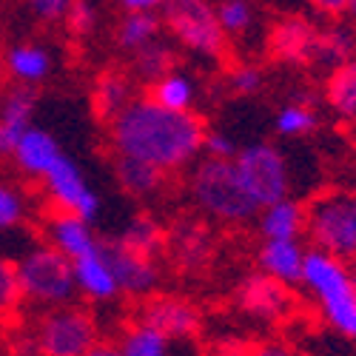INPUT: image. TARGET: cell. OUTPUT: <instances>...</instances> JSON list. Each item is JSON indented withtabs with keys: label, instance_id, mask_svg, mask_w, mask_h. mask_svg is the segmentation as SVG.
<instances>
[{
	"label": "cell",
	"instance_id": "b9f144b4",
	"mask_svg": "<svg viewBox=\"0 0 356 356\" xmlns=\"http://www.w3.org/2000/svg\"><path fill=\"white\" fill-rule=\"evenodd\" d=\"M353 280H356V271H353Z\"/></svg>",
	"mask_w": 356,
	"mask_h": 356
},
{
	"label": "cell",
	"instance_id": "83f0119b",
	"mask_svg": "<svg viewBox=\"0 0 356 356\" xmlns=\"http://www.w3.org/2000/svg\"><path fill=\"white\" fill-rule=\"evenodd\" d=\"M117 243L131 248V251H140V254H148V257H157L163 248H165V231L163 225L154 220V217H134L123 231L117 236Z\"/></svg>",
	"mask_w": 356,
	"mask_h": 356
},
{
	"label": "cell",
	"instance_id": "ffe728a7",
	"mask_svg": "<svg viewBox=\"0 0 356 356\" xmlns=\"http://www.w3.org/2000/svg\"><path fill=\"white\" fill-rule=\"evenodd\" d=\"M3 66L6 74L20 83V86H38L43 83L51 69H54V57L46 46L40 43H17L3 54Z\"/></svg>",
	"mask_w": 356,
	"mask_h": 356
},
{
	"label": "cell",
	"instance_id": "e575fe53",
	"mask_svg": "<svg viewBox=\"0 0 356 356\" xmlns=\"http://www.w3.org/2000/svg\"><path fill=\"white\" fill-rule=\"evenodd\" d=\"M63 23L74 38H88L97 29V9L88 3V0H72Z\"/></svg>",
	"mask_w": 356,
	"mask_h": 356
},
{
	"label": "cell",
	"instance_id": "8992f818",
	"mask_svg": "<svg viewBox=\"0 0 356 356\" xmlns=\"http://www.w3.org/2000/svg\"><path fill=\"white\" fill-rule=\"evenodd\" d=\"M163 26L186 51L202 60H220L228 51V35L211 0H168L163 6Z\"/></svg>",
	"mask_w": 356,
	"mask_h": 356
},
{
	"label": "cell",
	"instance_id": "9a60e30c",
	"mask_svg": "<svg viewBox=\"0 0 356 356\" xmlns=\"http://www.w3.org/2000/svg\"><path fill=\"white\" fill-rule=\"evenodd\" d=\"M35 86H20L0 100V157H12L17 140L35 117Z\"/></svg>",
	"mask_w": 356,
	"mask_h": 356
},
{
	"label": "cell",
	"instance_id": "60d3db41",
	"mask_svg": "<svg viewBox=\"0 0 356 356\" xmlns=\"http://www.w3.org/2000/svg\"><path fill=\"white\" fill-rule=\"evenodd\" d=\"M3 74H6V66H3V54H0V80H3Z\"/></svg>",
	"mask_w": 356,
	"mask_h": 356
},
{
	"label": "cell",
	"instance_id": "1f68e13d",
	"mask_svg": "<svg viewBox=\"0 0 356 356\" xmlns=\"http://www.w3.org/2000/svg\"><path fill=\"white\" fill-rule=\"evenodd\" d=\"M217 17L220 26L225 29V35H245L254 26V3L251 0H220L217 3Z\"/></svg>",
	"mask_w": 356,
	"mask_h": 356
},
{
	"label": "cell",
	"instance_id": "277c9868",
	"mask_svg": "<svg viewBox=\"0 0 356 356\" xmlns=\"http://www.w3.org/2000/svg\"><path fill=\"white\" fill-rule=\"evenodd\" d=\"M15 262H17V280H20L23 302L35 305L40 311L74 302V296H77L74 265L51 243L32 245Z\"/></svg>",
	"mask_w": 356,
	"mask_h": 356
},
{
	"label": "cell",
	"instance_id": "f546056e",
	"mask_svg": "<svg viewBox=\"0 0 356 356\" xmlns=\"http://www.w3.org/2000/svg\"><path fill=\"white\" fill-rule=\"evenodd\" d=\"M274 129L282 137H305V134H311L316 129V114L305 103H288V106H282L277 111Z\"/></svg>",
	"mask_w": 356,
	"mask_h": 356
},
{
	"label": "cell",
	"instance_id": "d6a6232c",
	"mask_svg": "<svg viewBox=\"0 0 356 356\" xmlns=\"http://www.w3.org/2000/svg\"><path fill=\"white\" fill-rule=\"evenodd\" d=\"M26 214H29V202L23 191L6 180H0V234L15 231L26 220Z\"/></svg>",
	"mask_w": 356,
	"mask_h": 356
},
{
	"label": "cell",
	"instance_id": "30bf717a",
	"mask_svg": "<svg viewBox=\"0 0 356 356\" xmlns=\"http://www.w3.org/2000/svg\"><path fill=\"white\" fill-rule=\"evenodd\" d=\"M108 262H111V271L117 280V288L126 296H152L160 285V268H157V259L131 251L120 243H103Z\"/></svg>",
	"mask_w": 356,
	"mask_h": 356
},
{
	"label": "cell",
	"instance_id": "d4e9b609",
	"mask_svg": "<svg viewBox=\"0 0 356 356\" xmlns=\"http://www.w3.org/2000/svg\"><path fill=\"white\" fill-rule=\"evenodd\" d=\"M114 350L123 353V356H165L171 350V339L160 328H154L152 322L140 319L123 331L120 345Z\"/></svg>",
	"mask_w": 356,
	"mask_h": 356
},
{
	"label": "cell",
	"instance_id": "f1b7e54d",
	"mask_svg": "<svg viewBox=\"0 0 356 356\" xmlns=\"http://www.w3.org/2000/svg\"><path fill=\"white\" fill-rule=\"evenodd\" d=\"M350 54H353V35L348 32V29H331V32H325V35L316 32L311 60L337 69L339 63L350 60Z\"/></svg>",
	"mask_w": 356,
	"mask_h": 356
},
{
	"label": "cell",
	"instance_id": "5b68a950",
	"mask_svg": "<svg viewBox=\"0 0 356 356\" xmlns=\"http://www.w3.org/2000/svg\"><path fill=\"white\" fill-rule=\"evenodd\" d=\"M305 234L314 248L356 262V194L328 191L314 197L305 209Z\"/></svg>",
	"mask_w": 356,
	"mask_h": 356
},
{
	"label": "cell",
	"instance_id": "6da1fadb",
	"mask_svg": "<svg viewBox=\"0 0 356 356\" xmlns=\"http://www.w3.org/2000/svg\"><path fill=\"white\" fill-rule=\"evenodd\" d=\"M108 126L114 154L145 160L165 174L188 168L200 152L205 123L194 111H171L152 97H134Z\"/></svg>",
	"mask_w": 356,
	"mask_h": 356
},
{
	"label": "cell",
	"instance_id": "8fae6325",
	"mask_svg": "<svg viewBox=\"0 0 356 356\" xmlns=\"http://www.w3.org/2000/svg\"><path fill=\"white\" fill-rule=\"evenodd\" d=\"M140 319L152 322L171 342L174 339H191L200 331V311L188 300H183V296H171V293L145 296Z\"/></svg>",
	"mask_w": 356,
	"mask_h": 356
},
{
	"label": "cell",
	"instance_id": "ab89813d",
	"mask_svg": "<svg viewBox=\"0 0 356 356\" xmlns=\"http://www.w3.org/2000/svg\"><path fill=\"white\" fill-rule=\"evenodd\" d=\"M126 12H157L163 9L168 0H120Z\"/></svg>",
	"mask_w": 356,
	"mask_h": 356
},
{
	"label": "cell",
	"instance_id": "ba28073f",
	"mask_svg": "<svg viewBox=\"0 0 356 356\" xmlns=\"http://www.w3.org/2000/svg\"><path fill=\"white\" fill-rule=\"evenodd\" d=\"M234 165L240 171L245 191L251 194V200L259 209L288 197V188H291L288 163L277 145H271V143L245 145L234 154Z\"/></svg>",
	"mask_w": 356,
	"mask_h": 356
},
{
	"label": "cell",
	"instance_id": "2e32d148",
	"mask_svg": "<svg viewBox=\"0 0 356 356\" xmlns=\"http://www.w3.org/2000/svg\"><path fill=\"white\" fill-rule=\"evenodd\" d=\"M314 43H316V32L302 17H285V20L274 23L271 35H268V51L277 60H285V63L311 60Z\"/></svg>",
	"mask_w": 356,
	"mask_h": 356
},
{
	"label": "cell",
	"instance_id": "4316f807",
	"mask_svg": "<svg viewBox=\"0 0 356 356\" xmlns=\"http://www.w3.org/2000/svg\"><path fill=\"white\" fill-rule=\"evenodd\" d=\"M163 20L154 12H126L123 23L117 26V46L123 51H140L143 46L154 43L160 38Z\"/></svg>",
	"mask_w": 356,
	"mask_h": 356
},
{
	"label": "cell",
	"instance_id": "4fadbf2b",
	"mask_svg": "<svg viewBox=\"0 0 356 356\" xmlns=\"http://www.w3.org/2000/svg\"><path fill=\"white\" fill-rule=\"evenodd\" d=\"M43 234H46V243H51L57 251H63L69 259L100 245V240L92 231V220L66 209H54V205L43 217Z\"/></svg>",
	"mask_w": 356,
	"mask_h": 356
},
{
	"label": "cell",
	"instance_id": "5bb4252c",
	"mask_svg": "<svg viewBox=\"0 0 356 356\" xmlns=\"http://www.w3.org/2000/svg\"><path fill=\"white\" fill-rule=\"evenodd\" d=\"M74 265V282H77V293H83L86 300L92 302H111L120 288H117V280H114V271H111V262H108V254L100 245H95L92 251H86L80 257L72 259Z\"/></svg>",
	"mask_w": 356,
	"mask_h": 356
},
{
	"label": "cell",
	"instance_id": "3957f363",
	"mask_svg": "<svg viewBox=\"0 0 356 356\" xmlns=\"http://www.w3.org/2000/svg\"><path fill=\"white\" fill-rule=\"evenodd\" d=\"M188 191L197 209L217 222L240 225L259 211V205L245 191L234 160H222V157L200 160L191 171Z\"/></svg>",
	"mask_w": 356,
	"mask_h": 356
},
{
	"label": "cell",
	"instance_id": "9c48e42d",
	"mask_svg": "<svg viewBox=\"0 0 356 356\" xmlns=\"http://www.w3.org/2000/svg\"><path fill=\"white\" fill-rule=\"evenodd\" d=\"M43 183V191L49 197V202L54 209H66V211H74L86 220H95L100 214V197L95 188H88L86 177L80 171V165L69 157V154H60L51 168L40 177Z\"/></svg>",
	"mask_w": 356,
	"mask_h": 356
},
{
	"label": "cell",
	"instance_id": "cb8c5ba5",
	"mask_svg": "<svg viewBox=\"0 0 356 356\" xmlns=\"http://www.w3.org/2000/svg\"><path fill=\"white\" fill-rule=\"evenodd\" d=\"M325 97H328L331 108L342 117V120L356 129V57L339 63L331 72L328 88H325Z\"/></svg>",
	"mask_w": 356,
	"mask_h": 356
},
{
	"label": "cell",
	"instance_id": "74e56055",
	"mask_svg": "<svg viewBox=\"0 0 356 356\" xmlns=\"http://www.w3.org/2000/svg\"><path fill=\"white\" fill-rule=\"evenodd\" d=\"M202 152L205 157H222V160H234L236 145L225 131H205L202 137Z\"/></svg>",
	"mask_w": 356,
	"mask_h": 356
},
{
	"label": "cell",
	"instance_id": "7a4b0ae2",
	"mask_svg": "<svg viewBox=\"0 0 356 356\" xmlns=\"http://www.w3.org/2000/svg\"><path fill=\"white\" fill-rule=\"evenodd\" d=\"M302 285L314 293L331 328L356 342V280L345 259L322 248L308 251L302 265Z\"/></svg>",
	"mask_w": 356,
	"mask_h": 356
},
{
	"label": "cell",
	"instance_id": "7c38bea8",
	"mask_svg": "<svg viewBox=\"0 0 356 356\" xmlns=\"http://www.w3.org/2000/svg\"><path fill=\"white\" fill-rule=\"evenodd\" d=\"M236 302H240V308L248 316L274 322V319L288 314V308L293 305V296H291V288L282 280L262 271V274L243 282L240 293H236Z\"/></svg>",
	"mask_w": 356,
	"mask_h": 356
},
{
	"label": "cell",
	"instance_id": "f35d334b",
	"mask_svg": "<svg viewBox=\"0 0 356 356\" xmlns=\"http://www.w3.org/2000/svg\"><path fill=\"white\" fill-rule=\"evenodd\" d=\"M311 6H314L319 15H328V17H342V15H348L350 0H311Z\"/></svg>",
	"mask_w": 356,
	"mask_h": 356
},
{
	"label": "cell",
	"instance_id": "44dd1931",
	"mask_svg": "<svg viewBox=\"0 0 356 356\" xmlns=\"http://www.w3.org/2000/svg\"><path fill=\"white\" fill-rule=\"evenodd\" d=\"M134 100V83L126 72L108 69L97 77L95 92H92V108L100 123H108Z\"/></svg>",
	"mask_w": 356,
	"mask_h": 356
},
{
	"label": "cell",
	"instance_id": "d590c367",
	"mask_svg": "<svg viewBox=\"0 0 356 356\" xmlns=\"http://www.w3.org/2000/svg\"><path fill=\"white\" fill-rule=\"evenodd\" d=\"M228 83H231V88L236 95H257L262 88V72L257 66H248V63L236 66V69H231Z\"/></svg>",
	"mask_w": 356,
	"mask_h": 356
},
{
	"label": "cell",
	"instance_id": "d6986e66",
	"mask_svg": "<svg viewBox=\"0 0 356 356\" xmlns=\"http://www.w3.org/2000/svg\"><path fill=\"white\" fill-rule=\"evenodd\" d=\"M305 248L300 243V236L291 240H265L259 251V265L265 274H271L282 280L285 285L302 282V265H305Z\"/></svg>",
	"mask_w": 356,
	"mask_h": 356
},
{
	"label": "cell",
	"instance_id": "603a6c76",
	"mask_svg": "<svg viewBox=\"0 0 356 356\" xmlns=\"http://www.w3.org/2000/svg\"><path fill=\"white\" fill-rule=\"evenodd\" d=\"M148 97L171 111H191L197 100V83L188 72L171 66L165 74L148 83Z\"/></svg>",
	"mask_w": 356,
	"mask_h": 356
},
{
	"label": "cell",
	"instance_id": "52a82bcc",
	"mask_svg": "<svg viewBox=\"0 0 356 356\" xmlns=\"http://www.w3.org/2000/svg\"><path fill=\"white\" fill-rule=\"evenodd\" d=\"M35 350L46 356H92L97 350V322L86 308L66 302L46 308L35 322Z\"/></svg>",
	"mask_w": 356,
	"mask_h": 356
},
{
	"label": "cell",
	"instance_id": "7402d4cb",
	"mask_svg": "<svg viewBox=\"0 0 356 356\" xmlns=\"http://www.w3.org/2000/svg\"><path fill=\"white\" fill-rule=\"evenodd\" d=\"M259 231L265 240H291V236L305 234V209L296 200H277L271 205L259 209Z\"/></svg>",
	"mask_w": 356,
	"mask_h": 356
},
{
	"label": "cell",
	"instance_id": "836d02e7",
	"mask_svg": "<svg viewBox=\"0 0 356 356\" xmlns=\"http://www.w3.org/2000/svg\"><path fill=\"white\" fill-rule=\"evenodd\" d=\"M23 305L20 280H17V262L0 254V319L12 316Z\"/></svg>",
	"mask_w": 356,
	"mask_h": 356
},
{
	"label": "cell",
	"instance_id": "ac0fdd59",
	"mask_svg": "<svg viewBox=\"0 0 356 356\" xmlns=\"http://www.w3.org/2000/svg\"><path fill=\"white\" fill-rule=\"evenodd\" d=\"M114 177L120 188L134 197V200H152L165 188L168 174L145 160L126 157V154H114Z\"/></svg>",
	"mask_w": 356,
	"mask_h": 356
},
{
	"label": "cell",
	"instance_id": "484cf974",
	"mask_svg": "<svg viewBox=\"0 0 356 356\" xmlns=\"http://www.w3.org/2000/svg\"><path fill=\"white\" fill-rule=\"evenodd\" d=\"M171 254L183 268H202L205 259L211 254L209 231L200 225H180L171 234Z\"/></svg>",
	"mask_w": 356,
	"mask_h": 356
},
{
	"label": "cell",
	"instance_id": "e0dca14e",
	"mask_svg": "<svg viewBox=\"0 0 356 356\" xmlns=\"http://www.w3.org/2000/svg\"><path fill=\"white\" fill-rule=\"evenodd\" d=\"M63 154L60 143H57L46 129H38V126H29L26 134L17 140L15 152H12V160L15 165L32 177V180H40V177L51 168V163Z\"/></svg>",
	"mask_w": 356,
	"mask_h": 356
},
{
	"label": "cell",
	"instance_id": "4dcf8cb0",
	"mask_svg": "<svg viewBox=\"0 0 356 356\" xmlns=\"http://www.w3.org/2000/svg\"><path fill=\"white\" fill-rule=\"evenodd\" d=\"M171 66H174L171 49L163 46V43H157V40L148 43V46H143L140 51H134V72H137V77L145 80V83L157 80V77L165 74Z\"/></svg>",
	"mask_w": 356,
	"mask_h": 356
},
{
	"label": "cell",
	"instance_id": "8d00e7d4",
	"mask_svg": "<svg viewBox=\"0 0 356 356\" xmlns=\"http://www.w3.org/2000/svg\"><path fill=\"white\" fill-rule=\"evenodd\" d=\"M26 6L43 23H60L72 6V0H26Z\"/></svg>",
	"mask_w": 356,
	"mask_h": 356
}]
</instances>
